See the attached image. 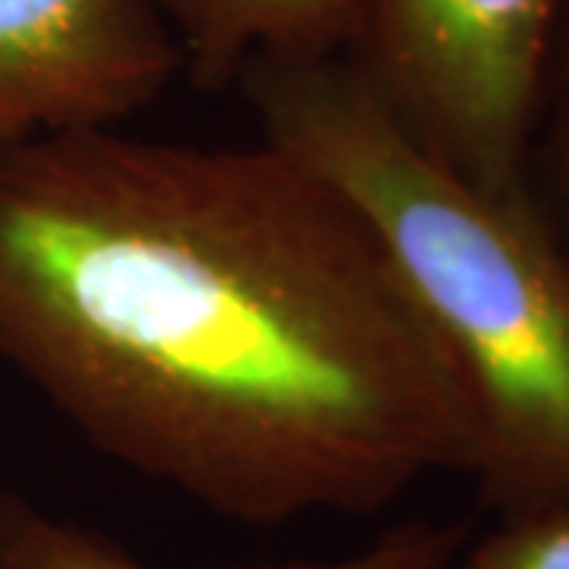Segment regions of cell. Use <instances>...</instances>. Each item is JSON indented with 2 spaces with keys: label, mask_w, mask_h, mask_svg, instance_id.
Listing matches in <instances>:
<instances>
[{
  "label": "cell",
  "mask_w": 569,
  "mask_h": 569,
  "mask_svg": "<svg viewBox=\"0 0 569 569\" xmlns=\"http://www.w3.org/2000/svg\"><path fill=\"white\" fill-rule=\"evenodd\" d=\"M471 531L462 522L411 519L380 531L367 548L336 560L250 569H456ZM0 569H152L111 535L54 516L0 490Z\"/></svg>",
  "instance_id": "obj_5"
},
{
  "label": "cell",
  "mask_w": 569,
  "mask_h": 569,
  "mask_svg": "<svg viewBox=\"0 0 569 569\" xmlns=\"http://www.w3.org/2000/svg\"><path fill=\"white\" fill-rule=\"evenodd\" d=\"M183 70L222 89L257 58H323L342 44V0H152Z\"/></svg>",
  "instance_id": "obj_6"
},
{
  "label": "cell",
  "mask_w": 569,
  "mask_h": 569,
  "mask_svg": "<svg viewBox=\"0 0 569 569\" xmlns=\"http://www.w3.org/2000/svg\"><path fill=\"white\" fill-rule=\"evenodd\" d=\"M456 569H569V500L497 516L468 541Z\"/></svg>",
  "instance_id": "obj_8"
},
{
  "label": "cell",
  "mask_w": 569,
  "mask_h": 569,
  "mask_svg": "<svg viewBox=\"0 0 569 569\" xmlns=\"http://www.w3.org/2000/svg\"><path fill=\"white\" fill-rule=\"evenodd\" d=\"M178 70L152 0H0V142L121 127Z\"/></svg>",
  "instance_id": "obj_4"
},
{
  "label": "cell",
  "mask_w": 569,
  "mask_h": 569,
  "mask_svg": "<svg viewBox=\"0 0 569 569\" xmlns=\"http://www.w3.org/2000/svg\"><path fill=\"white\" fill-rule=\"evenodd\" d=\"M0 361L82 440L244 526L478 468L459 367L365 216L272 142H0Z\"/></svg>",
  "instance_id": "obj_1"
},
{
  "label": "cell",
  "mask_w": 569,
  "mask_h": 569,
  "mask_svg": "<svg viewBox=\"0 0 569 569\" xmlns=\"http://www.w3.org/2000/svg\"><path fill=\"white\" fill-rule=\"evenodd\" d=\"M263 140L355 206L466 380L475 481L497 516L569 500V260L529 197L437 162L339 54L257 58L238 77Z\"/></svg>",
  "instance_id": "obj_2"
},
{
  "label": "cell",
  "mask_w": 569,
  "mask_h": 569,
  "mask_svg": "<svg viewBox=\"0 0 569 569\" xmlns=\"http://www.w3.org/2000/svg\"><path fill=\"white\" fill-rule=\"evenodd\" d=\"M526 197L569 260V0L557 29L538 121L531 133Z\"/></svg>",
  "instance_id": "obj_7"
},
{
  "label": "cell",
  "mask_w": 569,
  "mask_h": 569,
  "mask_svg": "<svg viewBox=\"0 0 569 569\" xmlns=\"http://www.w3.org/2000/svg\"><path fill=\"white\" fill-rule=\"evenodd\" d=\"M567 0H342L339 58L437 162L526 197Z\"/></svg>",
  "instance_id": "obj_3"
}]
</instances>
